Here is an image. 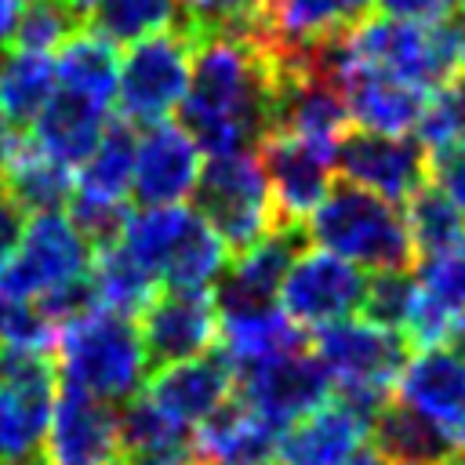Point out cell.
<instances>
[{
  "label": "cell",
  "mask_w": 465,
  "mask_h": 465,
  "mask_svg": "<svg viewBox=\"0 0 465 465\" xmlns=\"http://www.w3.org/2000/svg\"><path fill=\"white\" fill-rule=\"evenodd\" d=\"M461 458H465V454H461Z\"/></svg>",
  "instance_id": "obj_57"
},
{
  "label": "cell",
  "mask_w": 465,
  "mask_h": 465,
  "mask_svg": "<svg viewBox=\"0 0 465 465\" xmlns=\"http://www.w3.org/2000/svg\"><path fill=\"white\" fill-rule=\"evenodd\" d=\"M73 185H76L73 167H65L54 156L40 153L29 138H22V145L0 167V189L25 214H36V211H65V203L73 196Z\"/></svg>",
  "instance_id": "obj_27"
},
{
  "label": "cell",
  "mask_w": 465,
  "mask_h": 465,
  "mask_svg": "<svg viewBox=\"0 0 465 465\" xmlns=\"http://www.w3.org/2000/svg\"><path fill=\"white\" fill-rule=\"evenodd\" d=\"M196 461L276 465V429L258 418L232 389V396L196 425Z\"/></svg>",
  "instance_id": "obj_24"
},
{
  "label": "cell",
  "mask_w": 465,
  "mask_h": 465,
  "mask_svg": "<svg viewBox=\"0 0 465 465\" xmlns=\"http://www.w3.org/2000/svg\"><path fill=\"white\" fill-rule=\"evenodd\" d=\"M58 73L54 58L47 51H22L15 47L0 65V109L22 127L33 124V116L44 109V102L54 94Z\"/></svg>",
  "instance_id": "obj_31"
},
{
  "label": "cell",
  "mask_w": 465,
  "mask_h": 465,
  "mask_svg": "<svg viewBox=\"0 0 465 465\" xmlns=\"http://www.w3.org/2000/svg\"><path fill=\"white\" fill-rule=\"evenodd\" d=\"M461 22H465V18H461Z\"/></svg>",
  "instance_id": "obj_56"
},
{
  "label": "cell",
  "mask_w": 465,
  "mask_h": 465,
  "mask_svg": "<svg viewBox=\"0 0 465 465\" xmlns=\"http://www.w3.org/2000/svg\"><path fill=\"white\" fill-rule=\"evenodd\" d=\"M450 91H454V98H458V109H461V120H465V69H461V73L454 76Z\"/></svg>",
  "instance_id": "obj_48"
},
{
  "label": "cell",
  "mask_w": 465,
  "mask_h": 465,
  "mask_svg": "<svg viewBox=\"0 0 465 465\" xmlns=\"http://www.w3.org/2000/svg\"><path fill=\"white\" fill-rule=\"evenodd\" d=\"M305 232L316 247L367 272H400L414 265V247L400 203L349 178L331 182L323 200L305 218Z\"/></svg>",
  "instance_id": "obj_3"
},
{
  "label": "cell",
  "mask_w": 465,
  "mask_h": 465,
  "mask_svg": "<svg viewBox=\"0 0 465 465\" xmlns=\"http://www.w3.org/2000/svg\"><path fill=\"white\" fill-rule=\"evenodd\" d=\"M58 400V367L51 352L0 345V465L44 454Z\"/></svg>",
  "instance_id": "obj_8"
},
{
  "label": "cell",
  "mask_w": 465,
  "mask_h": 465,
  "mask_svg": "<svg viewBox=\"0 0 465 465\" xmlns=\"http://www.w3.org/2000/svg\"><path fill=\"white\" fill-rule=\"evenodd\" d=\"M367 436L371 447L392 465H440L458 450L436 425H429L418 411H411L400 400H385L378 407Z\"/></svg>",
  "instance_id": "obj_26"
},
{
  "label": "cell",
  "mask_w": 465,
  "mask_h": 465,
  "mask_svg": "<svg viewBox=\"0 0 465 465\" xmlns=\"http://www.w3.org/2000/svg\"><path fill=\"white\" fill-rule=\"evenodd\" d=\"M312 352L320 356L331 389L338 400L356 407L367 421L378 414L389 392L396 389V378L411 356V345L400 331L381 327L367 316H349L327 327H316Z\"/></svg>",
  "instance_id": "obj_5"
},
{
  "label": "cell",
  "mask_w": 465,
  "mask_h": 465,
  "mask_svg": "<svg viewBox=\"0 0 465 465\" xmlns=\"http://www.w3.org/2000/svg\"><path fill=\"white\" fill-rule=\"evenodd\" d=\"M305 345H309L305 327H298L280 309V302L236 309V312H218V352L229 360L232 374L243 367H254L262 360L298 352Z\"/></svg>",
  "instance_id": "obj_23"
},
{
  "label": "cell",
  "mask_w": 465,
  "mask_h": 465,
  "mask_svg": "<svg viewBox=\"0 0 465 465\" xmlns=\"http://www.w3.org/2000/svg\"><path fill=\"white\" fill-rule=\"evenodd\" d=\"M440 465H465V458H461V454H458V450H454V454H450V458H443V461H440Z\"/></svg>",
  "instance_id": "obj_52"
},
{
  "label": "cell",
  "mask_w": 465,
  "mask_h": 465,
  "mask_svg": "<svg viewBox=\"0 0 465 465\" xmlns=\"http://www.w3.org/2000/svg\"><path fill=\"white\" fill-rule=\"evenodd\" d=\"M47 465H120V411L76 385H58L54 414L44 440Z\"/></svg>",
  "instance_id": "obj_13"
},
{
  "label": "cell",
  "mask_w": 465,
  "mask_h": 465,
  "mask_svg": "<svg viewBox=\"0 0 465 465\" xmlns=\"http://www.w3.org/2000/svg\"><path fill=\"white\" fill-rule=\"evenodd\" d=\"M396 400L436 425L454 447L465 443V360L454 349H418L396 378Z\"/></svg>",
  "instance_id": "obj_17"
},
{
  "label": "cell",
  "mask_w": 465,
  "mask_h": 465,
  "mask_svg": "<svg viewBox=\"0 0 465 465\" xmlns=\"http://www.w3.org/2000/svg\"><path fill=\"white\" fill-rule=\"evenodd\" d=\"M367 272L323 247H305L280 280L276 302L298 327H327L360 312Z\"/></svg>",
  "instance_id": "obj_10"
},
{
  "label": "cell",
  "mask_w": 465,
  "mask_h": 465,
  "mask_svg": "<svg viewBox=\"0 0 465 465\" xmlns=\"http://www.w3.org/2000/svg\"><path fill=\"white\" fill-rule=\"evenodd\" d=\"M345 4H349V7H352V11H356V15H367V11H371V4H374V0H345Z\"/></svg>",
  "instance_id": "obj_50"
},
{
  "label": "cell",
  "mask_w": 465,
  "mask_h": 465,
  "mask_svg": "<svg viewBox=\"0 0 465 465\" xmlns=\"http://www.w3.org/2000/svg\"><path fill=\"white\" fill-rule=\"evenodd\" d=\"M352 62L374 65L403 84L436 91L454 84L465 69V22L461 15L440 22H411L385 11H367L345 29Z\"/></svg>",
  "instance_id": "obj_2"
},
{
  "label": "cell",
  "mask_w": 465,
  "mask_h": 465,
  "mask_svg": "<svg viewBox=\"0 0 465 465\" xmlns=\"http://www.w3.org/2000/svg\"><path fill=\"white\" fill-rule=\"evenodd\" d=\"M91 243L69 222L65 211H36L25 222L22 243L0 269V294L36 302L40 294L91 272Z\"/></svg>",
  "instance_id": "obj_9"
},
{
  "label": "cell",
  "mask_w": 465,
  "mask_h": 465,
  "mask_svg": "<svg viewBox=\"0 0 465 465\" xmlns=\"http://www.w3.org/2000/svg\"><path fill=\"white\" fill-rule=\"evenodd\" d=\"M403 218H407L414 258L447 251L465 240V211L454 207L432 182H425L403 200Z\"/></svg>",
  "instance_id": "obj_32"
},
{
  "label": "cell",
  "mask_w": 465,
  "mask_h": 465,
  "mask_svg": "<svg viewBox=\"0 0 465 465\" xmlns=\"http://www.w3.org/2000/svg\"><path fill=\"white\" fill-rule=\"evenodd\" d=\"M203 167V149L196 138L171 120L145 124L134 149L131 196L138 203H182L193 196Z\"/></svg>",
  "instance_id": "obj_18"
},
{
  "label": "cell",
  "mask_w": 465,
  "mask_h": 465,
  "mask_svg": "<svg viewBox=\"0 0 465 465\" xmlns=\"http://www.w3.org/2000/svg\"><path fill=\"white\" fill-rule=\"evenodd\" d=\"M18 145H22V131H18V124L0 109V167L7 163V156H11Z\"/></svg>",
  "instance_id": "obj_44"
},
{
  "label": "cell",
  "mask_w": 465,
  "mask_h": 465,
  "mask_svg": "<svg viewBox=\"0 0 465 465\" xmlns=\"http://www.w3.org/2000/svg\"><path fill=\"white\" fill-rule=\"evenodd\" d=\"M334 84L345 94L349 120L356 127L378 131V134H411L425 109V98H429V91L403 84V80H396L374 65L352 62V58L341 65Z\"/></svg>",
  "instance_id": "obj_21"
},
{
  "label": "cell",
  "mask_w": 465,
  "mask_h": 465,
  "mask_svg": "<svg viewBox=\"0 0 465 465\" xmlns=\"http://www.w3.org/2000/svg\"><path fill=\"white\" fill-rule=\"evenodd\" d=\"M65 214L80 229V236L91 243V251H102V247L120 243L131 207H127V200H109V196H91V193L73 189Z\"/></svg>",
  "instance_id": "obj_36"
},
{
  "label": "cell",
  "mask_w": 465,
  "mask_h": 465,
  "mask_svg": "<svg viewBox=\"0 0 465 465\" xmlns=\"http://www.w3.org/2000/svg\"><path fill=\"white\" fill-rule=\"evenodd\" d=\"M25 222H29V214L0 189V269L11 262V254L18 251V243H22V232H25Z\"/></svg>",
  "instance_id": "obj_43"
},
{
  "label": "cell",
  "mask_w": 465,
  "mask_h": 465,
  "mask_svg": "<svg viewBox=\"0 0 465 465\" xmlns=\"http://www.w3.org/2000/svg\"><path fill=\"white\" fill-rule=\"evenodd\" d=\"M178 22L193 33V40L207 33H258L269 11V0H178Z\"/></svg>",
  "instance_id": "obj_35"
},
{
  "label": "cell",
  "mask_w": 465,
  "mask_h": 465,
  "mask_svg": "<svg viewBox=\"0 0 465 465\" xmlns=\"http://www.w3.org/2000/svg\"><path fill=\"white\" fill-rule=\"evenodd\" d=\"M236 396L280 432L331 396V378L320 356L305 345L298 352H283L236 371Z\"/></svg>",
  "instance_id": "obj_11"
},
{
  "label": "cell",
  "mask_w": 465,
  "mask_h": 465,
  "mask_svg": "<svg viewBox=\"0 0 465 465\" xmlns=\"http://www.w3.org/2000/svg\"><path fill=\"white\" fill-rule=\"evenodd\" d=\"M193 54H196V40L182 22L127 44V54L116 76L120 116L134 127L167 120L189 91Z\"/></svg>",
  "instance_id": "obj_7"
},
{
  "label": "cell",
  "mask_w": 465,
  "mask_h": 465,
  "mask_svg": "<svg viewBox=\"0 0 465 465\" xmlns=\"http://www.w3.org/2000/svg\"><path fill=\"white\" fill-rule=\"evenodd\" d=\"M54 73H58V87L80 91L102 105L116 102V76H120L116 44H109L94 29H80L58 47Z\"/></svg>",
  "instance_id": "obj_28"
},
{
  "label": "cell",
  "mask_w": 465,
  "mask_h": 465,
  "mask_svg": "<svg viewBox=\"0 0 465 465\" xmlns=\"http://www.w3.org/2000/svg\"><path fill=\"white\" fill-rule=\"evenodd\" d=\"M334 167L341 178L403 203L414 189L429 182V153L414 134H378L363 127H349L338 142Z\"/></svg>",
  "instance_id": "obj_14"
},
{
  "label": "cell",
  "mask_w": 465,
  "mask_h": 465,
  "mask_svg": "<svg viewBox=\"0 0 465 465\" xmlns=\"http://www.w3.org/2000/svg\"><path fill=\"white\" fill-rule=\"evenodd\" d=\"M371 421L338 396H327L280 429L276 465H345L367 440Z\"/></svg>",
  "instance_id": "obj_20"
},
{
  "label": "cell",
  "mask_w": 465,
  "mask_h": 465,
  "mask_svg": "<svg viewBox=\"0 0 465 465\" xmlns=\"http://www.w3.org/2000/svg\"><path fill=\"white\" fill-rule=\"evenodd\" d=\"M429 182H432L454 207L465 211V142L429 160Z\"/></svg>",
  "instance_id": "obj_41"
},
{
  "label": "cell",
  "mask_w": 465,
  "mask_h": 465,
  "mask_svg": "<svg viewBox=\"0 0 465 465\" xmlns=\"http://www.w3.org/2000/svg\"><path fill=\"white\" fill-rule=\"evenodd\" d=\"M120 465H174V461H153V458H124Z\"/></svg>",
  "instance_id": "obj_49"
},
{
  "label": "cell",
  "mask_w": 465,
  "mask_h": 465,
  "mask_svg": "<svg viewBox=\"0 0 465 465\" xmlns=\"http://www.w3.org/2000/svg\"><path fill=\"white\" fill-rule=\"evenodd\" d=\"M309 247L305 222H276L262 240L251 247L236 251L222 276L214 280V305L218 312H236V309H254V305H272L283 272L291 262Z\"/></svg>",
  "instance_id": "obj_15"
},
{
  "label": "cell",
  "mask_w": 465,
  "mask_h": 465,
  "mask_svg": "<svg viewBox=\"0 0 465 465\" xmlns=\"http://www.w3.org/2000/svg\"><path fill=\"white\" fill-rule=\"evenodd\" d=\"M22 4L25 0H0V44H11V33H15V22H18Z\"/></svg>",
  "instance_id": "obj_45"
},
{
  "label": "cell",
  "mask_w": 465,
  "mask_h": 465,
  "mask_svg": "<svg viewBox=\"0 0 465 465\" xmlns=\"http://www.w3.org/2000/svg\"><path fill=\"white\" fill-rule=\"evenodd\" d=\"M458 316L461 312H454L447 302H440L432 291H425L418 283L414 294H411V305H407V316H403L400 334L407 338L411 349H436V345H447L450 341Z\"/></svg>",
  "instance_id": "obj_38"
},
{
  "label": "cell",
  "mask_w": 465,
  "mask_h": 465,
  "mask_svg": "<svg viewBox=\"0 0 465 465\" xmlns=\"http://www.w3.org/2000/svg\"><path fill=\"white\" fill-rule=\"evenodd\" d=\"M345 465H392V461H385V458H381L374 447H367V450L360 447V450H356V454H352Z\"/></svg>",
  "instance_id": "obj_46"
},
{
  "label": "cell",
  "mask_w": 465,
  "mask_h": 465,
  "mask_svg": "<svg viewBox=\"0 0 465 465\" xmlns=\"http://www.w3.org/2000/svg\"><path fill=\"white\" fill-rule=\"evenodd\" d=\"M178 15H182L178 0H94L87 29H94L116 47H127L142 36L174 25Z\"/></svg>",
  "instance_id": "obj_33"
},
{
  "label": "cell",
  "mask_w": 465,
  "mask_h": 465,
  "mask_svg": "<svg viewBox=\"0 0 465 465\" xmlns=\"http://www.w3.org/2000/svg\"><path fill=\"white\" fill-rule=\"evenodd\" d=\"M134 149H138V131L134 124L109 120L105 134L98 138L94 153L80 163L76 185L80 193L91 196H109V200H127L131 196V174H134Z\"/></svg>",
  "instance_id": "obj_30"
},
{
  "label": "cell",
  "mask_w": 465,
  "mask_h": 465,
  "mask_svg": "<svg viewBox=\"0 0 465 465\" xmlns=\"http://www.w3.org/2000/svg\"><path fill=\"white\" fill-rule=\"evenodd\" d=\"M276 80V58L258 36L207 33L196 40L178 124L196 138L203 156L254 149L272 131Z\"/></svg>",
  "instance_id": "obj_1"
},
{
  "label": "cell",
  "mask_w": 465,
  "mask_h": 465,
  "mask_svg": "<svg viewBox=\"0 0 465 465\" xmlns=\"http://www.w3.org/2000/svg\"><path fill=\"white\" fill-rule=\"evenodd\" d=\"M4 58H7V47H4V44H0V65H4Z\"/></svg>",
  "instance_id": "obj_54"
},
{
  "label": "cell",
  "mask_w": 465,
  "mask_h": 465,
  "mask_svg": "<svg viewBox=\"0 0 465 465\" xmlns=\"http://www.w3.org/2000/svg\"><path fill=\"white\" fill-rule=\"evenodd\" d=\"M65 4H73V7H76V11H80V15H87V11H91V4H94V0H65Z\"/></svg>",
  "instance_id": "obj_51"
},
{
  "label": "cell",
  "mask_w": 465,
  "mask_h": 465,
  "mask_svg": "<svg viewBox=\"0 0 465 465\" xmlns=\"http://www.w3.org/2000/svg\"><path fill=\"white\" fill-rule=\"evenodd\" d=\"M334 156L338 149H323L312 142H302L294 134H265L258 145V160L269 178L272 207L280 222H305L312 207L323 200V193L334 182Z\"/></svg>",
  "instance_id": "obj_16"
},
{
  "label": "cell",
  "mask_w": 465,
  "mask_h": 465,
  "mask_svg": "<svg viewBox=\"0 0 465 465\" xmlns=\"http://www.w3.org/2000/svg\"><path fill=\"white\" fill-rule=\"evenodd\" d=\"M418 283L447 302L454 312H465V240L418 258Z\"/></svg>",
  "instance_id": "obj_40"
},
{
  "label": "cell",
  "mask_w": 465,
  "mask_h": 465,
  "mask_svg": "<svg viewBox=\"0 0 465 465\" xmlns=\"http://www.w3.org/2000/svg\"><path fill=\"white\" fill-rule=\"evenodd\" d=\"M196 465H232V461H196Z\"/></svg>",
  "instance_id": "obj_53"
},
{
  "label": "cell",
  "mask_w": 465,
  "mask_h": 465,
  "mask_svg": "<svg viewBox=\"0 0 465 465\" xmlns=\"http://www.w3.org/2000/svg\"><path fill=\"white\" fill-rule=\"evenodd\" d=\"M461 0H378V11L396 15V18H411V22H440L458 15Z\"/></svg>",
  "instance_id": "obj_42"
},
{
  "label": "cell",
  "mask_w": 465,
  "mask_h": 465,
  "mask_svg": "<svg viewBox=\"0 0 465 465\" xmlns=\"http://www.w3.org/2000/svg\"><path fill=\"white\" fill-rule=\"evenodd\" d=\"M414 287H418V280L411 276V269H400V272H371V276H367V291H363L360 316H367V320H374V323H381V327L400 331Z\"/></svg>",
  "instance_id": "obj_39"
},
{
  "label": "cell",
  "mask_w": 465,
  "mask_h": 465,
  "mask_svg": "<svg viewBox=\"0 0 465 465\" xmlns=\"http://www.w3.org/2000/svg\"><path fill=\"white\" fill-rule=\"evenodd\" d=\"M411 134L429 153V160L465 142V120H461V109H458V98H454L450 84L429 91L425 109H421V116H418V124H414Z\"/></svg>",
  "instance_id": "obj_37"
},
{
  "label": "cell",
  "mask_w": 465,
  "mask_h": 465,
  "mask_svg": "<svg viewBox=\"0 0 465 465\" xmlns=\"http://www.w3.org/2000/svg\"><path fill=\"white\" fill-rule=\"evenodd\" d=\"M134 320L142 331L149 371L203 356L218 345V305L211 291L163 287Z\"/></svg>",
  "instance_id": "obj_12"
},
{
  "label": "cell",
  "mask_w": 465,
  "mask_h": 465,
  "mask_svg": "<svg viewBox=\"0 0 465 465\" xmlns=\"http://www.w3.org/2000/svg\"><path fill=\"white\" fill-rule=\"evenodd\" d=\"M54 356L65 385H76L116 407L142 392L149 378L138 320L113 309H91L62 323L54 331Z\"/></svg>",
  "instance_id": "obj_4"
},
{
  "label": "cell",
  "mask_w": 465,
  "mask_h": 465,
  "mask_svg": "<svg viewBox=\"0 0 465 465\" xmlns=\"http://www.w3.org/2000/svg\"><path fill=\"white\" fill-rule=\"evenodd\" d=\"M120 443L124 458H153L174 465H196V436L193 429L167 418L145 392H134L120 407Z\"/></svg>",
  "instance_id": "obj_25"
},
{
  "label": "cell",
  "mask_w": 465,
  "mask_h": 465,
  "mask_svg": "<svg viewBox=\"0 0 465 465\" xmlns=\"http://www.w3.org/2000/svg\"><path fill=\"white\" fill-rule=\"evenodd\" d=\"M458 15H461V18H465V0H461V7H458Z\"/></svg>",
  "instance_id": "obj_55"
},
{
  "label": "cell",
  "mask_w": 465,
  "mask_h": 465,
  "mask_svg": "<svg viewBox=\"0 0 465 465\" xmlns=\"http://www.w3.org/2000/svg\"><path fill=\"white\" fill-rule=\"evenodd\" d=\"M196 211L207 225L229 243V251H243L262 240L280 218L272 207L269 178L254 149L207 156L193 189Z\"/></svg>",
  "instance_id": "obj_6"
},
{
  "label": "cell",
  "mask_w": 465,
  "mask_h": 465,
  "mask_svg": "<svg viewBox=\"0 0 465 465\" xmlns=\"http://www.w3.org/2000/svg\"><path fill=\"white\" fill-rule=\"evenodd\" d=\"M105 127H109V105H102L80 91L54 87V94L33 116V138L29 142L40 153H47L58 163L76 171L94 153Z\"/></svg>",
  "instance_id": "obj_22"
},
{
  "label": "cell",
  "mask_w": 465,
  "mask_h": 465,
  "mask_svg": "<svg viewBox=\"0 0 465 465\" xmlns=\"http://www.w3.org/2000/svg\"><path fill=\"white\" fill-rule=\"evenodd\" d=\"M91 287H94V302L98 309H113L120 316H138L153 294H156V276L124 247H102L91 258Z\"/></svg>",
  "instance_id": "obj_29"
},
{
  "label": "cell",
  "mask_w": 465,
  "mask_h": 465,
  "mask_svg": "<svg viewBox=\"0 0 465 465\" xmlns=\"http://www.w3.org/2000/svg\"><path fill=\"white\" fill-rule=\"evenodd\" d=\"M450 345H454V352L465 360V312L458 316V323H454V334H450Z\"/></svg>",
  "instance_id": "obj_47"
},
{
  "label": "cell",
  "mask_w": 465,
  "mask_h": 465,
  "mask_svg": "<svg viewBox=\"0 0 465 465\" xmlns=\"http://www.w3.org/2000/svg\"><path fill=\"white\" fill-rule=\"evenodd\" d=\"M84 29V15L65 0H25L11 33V44L22 51H58L73 33Z\"/></svg>",
  "instance_id": "obj_34"
},
{
  "label": "cell",
  "mask_w": 465,
  "mask_h": 465,
  "mask_svg": "<svg viewBox=\"0 0 465 465\" xmlns=\"http://www.w3.org/2000/svg\"><path fill=\"white\" fill-rule=\"evenodd\" d=\"M236 389V374L222 352H203L193 360L163 363L149 371L145 378V396L178 425L193 429L214 414Z\"/></svg>",
  "instance_id": "obj_19"
}]
</instances>
